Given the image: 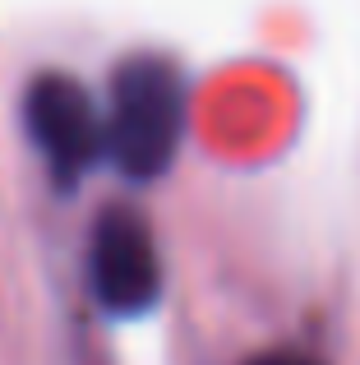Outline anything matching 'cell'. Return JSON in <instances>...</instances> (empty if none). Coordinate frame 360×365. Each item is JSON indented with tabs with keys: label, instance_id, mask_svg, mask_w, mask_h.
Wrapping results in <instances>:
<instances>
[{
	"label": "cell",
	"instance_id": "obj_4",
	"mask_svg": "<svg viewBox=\"0 0 360 365\" xmlns=\"http://www.w3.org/2000/svg\"><path fill=\"white\" fill-rule=\"evenodd\" d=\"M245 365H319V361L305 356V351H259V356H250Z\"/></svg>",
	"mask_w": 360,
	"mask_h": 365
},
{
	"label": "cell",
	"instance_id": "obj_2",
	"mask_svg": "<svg viewBox=\"0 0 360 365\" xmlns=\"http://www.w3.org/2000/svg\"><path fill=\"white\" fill-rule=\"evenodd\" d=\"M23 125L42 167L60 190H74L97 167V158H107L102 111L74 74H37L23 93Z\"/></svg>",
	"mask_w": 360,
	"mask_h": 365
},
{
	"label": "cell",
	"instance_id": "obj_1",
	"mask_svg": "<svg viewBox=\"0 0 360 365\" xmlns=\"http://www.w3.org/2000/svg\"><path fill=\"white\" fill-rule=\"evenodd\" d=\"M185 79L166 56H129L116 70L102 111L107 158L125 180H157L185 143Z\"/></svg>",
	"mask_w": 360,
	"mask_h": 365
},
{
	"label": "cell",
	"instance_id": "obj_3",
	"mask_svg": "<svg viewBox=\"0 0 360 365\" xmlns=\"http://www.w3.org/2000/svg\"><path fill=\"white\" fill-rule=\"evenodd\" d=\"M88 287L111 319H139L162 296V255L139 208L111 204L88 236Z\"/></svg>",
	"mask_w": 360,
	"mask_h": 365
}]
</instances>
